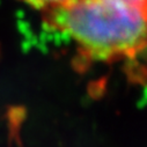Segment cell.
Returning <instances> with one entry per match:
<instances>
[{"instance_id":"cell-1","label":"cell","mask_w":147,"mask_h":147,"mask_svg":"<svg viewBox=\"0 0 147 147\" xmlns=\"http://www.w3.org/2000/svg\"><path fill=\"white\" fill-rule=\"evenodd\" d=\"M44 18L90 61L129 59L147 48L146 11L121 0H73Z\"/></svg>"},{"instance_id":"cell-2","label":"cell","mask_w":147,"mask_h":147,"mask_svg":"<svg viewBox=\"0 0 147 147\" xmlns=\"http://www.w3.org/2000/svg\"><path fill=\"white\" fill-rule=\"evenodd\" d=\"M21 1L32 9L47 14L69 4L73 0H21Z\"/></svg>"},{"instance_id":"cell-3","label":"cell","mask_w":147,"mask_h":147,"mask_svg":"<svg viewBox=\"0 0 147 147\" xmlns=\"http://www.w3.org/2000/svg\"><path fill=\"white\" fill-rule=\"evenodd\" d=\"M121 1H124L129 5L139 7V8L145 9V11L147 9V0H121Z\"/></svg>"},{"instance_id":"cell-4","label":"cell","mask_w":147,"mask_h":147,"mask_svg":"<svg viewBox=\"0 0 147 147\" xmlns=\"http://www.w3.org/2000/svg\"><path fill=\"white\" fill-rule=\"evenodd\" d=\"M146 15H147V9H146Z\"/></svg>"}]
</instances>
